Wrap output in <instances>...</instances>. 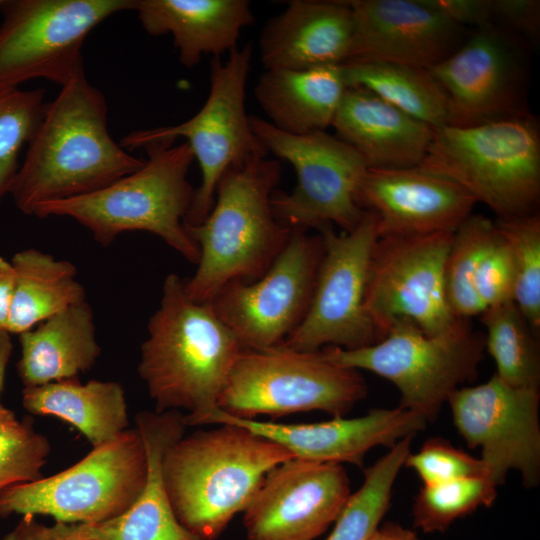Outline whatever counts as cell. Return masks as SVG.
Wrapping results in <instances>:
<instances>
[{
  "mask_svg": "<svg viewBox=\"0 0 540 540\" xmlns=\"http://www.w3.org/2000/svg\"><path fill=\"white\" fill-rule=\"evenodd\" d=\"M251 58V43L233 49L224 62L213 57L209 94L194 116L178 125L130 132L119 143L125 150H134L153 142L172 145L178 138L186 140L198 160L202 180L184 226L198 225L207 217L217 184L227 170L269 154L254 134L245 108Z\"/></svg>",
  "mask_w": 540,
  "mask_h": 540,
  "instance_id": "cell-8",
  "label": "cell"
},
{
  "mask_svg": "<svg viewBox=\"0 0 540 540\" xmlns=\"http://www.w3.org/2000/svg\"><path fill=\"white\" fill-rule=\"evenodd\" d=\"M514 273L513 301L539 335L540 330V216L539 213L498 219Z\"/></svg>",
  "mask_w": 540,
  "mask_h": 540,
  "instance_id": "cell-35",
  "label": "cell"
},
{
  "mask_svg": "<svg viewBox=\"0 0 540 540\" xmlns=\"http://www.w3.org/2000/svg\"><path fill=\"white\" fill-rule=\"evenodd\" d=\"M404 466L414 470L423 485L488 476L480 458L473 457L440 437L429 438L417 452H410Z\"/></svg>",
  "mask_w": 540,
  "mask_h": 540,
  "instance_id": "cell-38",
  "label": "cell"
},
{
  "mask_svg": "<svg viewBox=\"0 0 540 540\" xmlns=\"http://www.w3.org/2000/svg\"><path fill=\"white\" fill-rule=\"evenodd\" d=\"M142 148L148 159L137 171L97 192L41 204L33 216L69 217L103 247L125 232H149L197 264L199 247L183 223L196 190L187 178L194 154L185 141L178 145L153 142Z\"/></svg>",
  "mask_w": 540,
  "mask_h": 540,
  "instance_id": "cell-5",
  "label": "cell"
},
{
  "mask_svg": "<svg viewBox=\"0 0 540 540\" xmlns=\"http://www.w3.org/2000/svg\"><path fill=\"white\" fill-rule=\"evenodd\" d=\"M21 357L16 368L24 387L79 378L101 354L94 312L85 300L18 335Z\"/></svg>",
  "mask_w": 540,
  "mask_h": 540,
  "instance_id": "cell-26",
  "label": "cell"
},
{
  "mask_svg": "<svg viewBox=\"0 0 540 540\" xmlns=\"http://www.w3.org/2000/svg\"><path fill=\"white\" fill-rule=\"evenodd\" d=\"M22 404L30 414L54 416L74 426L93 447L107 443L129 425L125 391L114 381L79 378L24 387Z\"/></svg>",
  "mask_w": 540,
  "mask_h": 540,
  "instance_id": "cell-28",
  "label": "cell"
},
{
  "mask_svg": "<svg viewBox=\"0 0 540 540\" xmlns=\"http://www.w3.org/2000/svg\"><path fill=\"white\" fill-rule=\"evenodd\" d=\"M133 11L149 35H172L186 68L204 55L231 52L242 29L255 21L247 0H135Z\"/></svg>",
  "mask_w": 540,
  "mask_h": 540,
  "instance_id": "cell-25",
  "label": "cell"
},
{
  "mask_svg": "<svg viewBox=\"0 0 540 540\" xmlns=\"http://www.w3.org/2000/svg\"><path fill=\"white\" fill-rule=\"evenodd\" d=\"M135 0H0V85L45 79L61 87L84 73L88 34Z\"/></svg>",
  "mask_w": 540,
  "mask_h": 540,
  "instance_id": "cell-12",
  "label": "cell"
},
{
  "mask_svg": "<svg viewBox=\"0 0 540 540\" xmlns=\"http://www.w3.org/2000/svg\"><path fill=\"white\" fill-rule=\"evenodd\" d=\"M528 46L489 25L470 30L450 56L428 69L446 94L447 125L472 127L530 113Z\"/></svg>",
  "mask_w": 540,
  "mask_h": 540,
  "instance_id": "cell-15",
  "label": "cell"
},
{
  "mask_svg": "<svg viewBox=\"0 0 540 540\" xmlns=\"http://www.w3.org/2000/svg\"><path fill=\"white\" fill-rule=\"evenodd\" d=\"M367 540H421L411 529L400 524L387 522L380 524Z\"/></svg>",
  "mask_w": 540,
  "mask_h": 540,
  "instance_id": "cell-44",
  "label": "cell"
},
{
  "mask_svg": "<svg viewBox=\"0 0 540 540\" xmlns=\"http://www.w3.org/2000/svg\"><path fill=\"white\" fill-rule=\"evenodd\" d=\"M354 28L347 0H293L265 24L259 37L265 68L304 70L342 64Z\"/></svg>",
  "mask_w": 540,
  "mask_h": 540,
  "instance_id": "cell-22",
  "label": "cell"
},
{
  "mask_svg": "<svg viewBox=\"0 0 540 540\" xmlns=\"http://www.w3.org/2000/svg\"><path fill=\"white\" fill-rule=\"evenodd\" d=\"M292 458L245 427L221 424L170 443L161 474L178 521L199 538L215 540L247 508L267 473Z\"/></svg>",
  "mask_w": 540,
  "mask_h": 540,
  "instance_id": "cell-3",
  "label": "cell"
},
{
  "mask_svg": "<svg viewBox=\"0 0 540 540\" xmlns=\"http://www.w3.org/2000/svg\"><path fill=\"white\" fill-rule=\"evenodd\" d=\"M347 85L340 65L265 70L254 94L273 127L292 135L332 125Z\"/></svg>",
  "mask_w": 540,
  "mask_h": 540,
  "instance_id": "cell-27",
  "label": "cell"
},
{
  "mask_svg": "<svg viewBox=\"0 0 540 540\" xmlns=\"http://www.w3.org/2000/svg\"><path fill=\"white\" fill-rule=\"evenodd\" d=\"M323 256L321 235L292 228L289 240L260 278L233 280L209 302L243 348L283 344L304 319Z\"/></svg>",
  "mask_w": 540,
  "mask_h": 540,
  "instance_id": "cell-14",
  "label": "cell"
},
{
  "mask_svg": "<svg viewBox=\"0 0 540 540\" xmlns=\"http://www.w3.org/2000/svg\"><path fill=\"white\" fill-rule=\"evenodd\" d=\"M413 436L396 443L364 472L361 487L350 495L326 540H367L386 514L392 490Z\"/></svg>",
  "mask_w": 540,
  "mask_h": 540,
  "instance_id": "cell-32",
  "label": "cell"
},
{
  "mask_svg": "<svg viewBox=\"0 0 540 540\" xmlns=\"http://www.w3.org/2000/svg\"><path fill=\"white\" fill-rule=\"evenodd\" d=\"M419 166L458 184L498 219L538 213L540 126L531 113L472 127L434 128Z\"/></svg>",
  "mask_w": 540,
  "mask_h": 540,
  "instance_id": "cell-6",
  "label": "cell"
},
{
  "mask_svg": "<svg viewBox=\"0 0 540 540\" xmlns=\"http://www.w3.org/2000/svg\"><path fill=\"white\" fill-rule=\"evenodd\" d=\"M355 200L375 214L379 238L455 231L476 204L458 184L421 166L367 169Z\"/></svg>",
  "mask_w": 540,
  "mask_h": 540,
  "instance_id": "cell-20",
  "label": "cell"
},
{
  "mask_svg": "<svg viewBox=\"0 0 540 540\" xmlns=\"http://www.w3.org/2000/svg\"><path fill=\"white\" fill-rule=\"evenodd\" d=\"M456 25L473 30L493 25L492 0H424Z\"/></svg>",
  "mask_w": 540,
  "mask_h": 540,
  "instance_id": "cell-41",
  "label": "cell"
},
{
  "mask_svg": "<svg viewBox=\"0 0 540 540\" xmlns=\"http://www.w3.org/2000/svg\"><path fill=\"white\" fill-rule=\"evenodd\" d=\"M206 424L239 425L274 441L294 458L344 462L362 466L369 450L377 446L393 447L400 440L422 431L427 421L418 414L401 408H374L355 418L335 417L317 423L282 424L242 419L220 408L203 422Z\"/></svg>",
  "mask_w": 540,
  "mask_h": 540,
  "instance_id": "cell-21",
  "label": "cell"
},
{
  "mask_svg": "<svg viewBox=\"0 0 540 540\" xmlns=\"http://www.w3.org/2000/svg\"><path fill=\"white\" fill-rule=\"evenodd\" d=\"M351 495L342 464L299 458L270 470L243 511L247 540H314Z\"/></svg>",
  "mask_w": 540,
  "mask_h": 540,
  "instance_id": "cell-18",
  "label": "cell"
},
{
  "mask_svg": "<svg viewBox=\"0 0 540 540\" xmlns=\"http://www.w3.org/2000/svg\"><path fill=\"white\" fill-rule=\"evenodd\" d=\"M183 415L177 410L162 413L143 411L136 415V428L145 444L148 459L146 484L130 508L112 519L80 524L89 540H203L177 519L161 474L164 450L183 436Z\"/></svg>",
  "mask_w": 540,
  "mask_h": 540,
  "instance_id": "cell-24",
  "label": "cell"
},
{
  "mask_svg": "<svg viewBox=\"0 0 540 540\" xmlns=\"http://www.w3.org/2000/svg\"><path fill=\"white\" fill-rule=\"evenodd\" d=\"M367 394L358 370L339 365L321 350L299 351L281 344L239 354L218 407L242 419L265 414L323 411L343 417Z\"/></svg>",
  "mask_w": 540,
  "mask_h": 540,
  "instance_id": "cell-9",
  "label": "cell"
},
{
  "mask_svg": "<svg viewBox=\"0 0 540 540\" xmlns=\"http://www.w3.org/2000/svg\"><path fill=\"white\" fill-rule=\"evenodd\" d=\"M148 459L137 428L53 476L13 484L0 492V516L48 515L55 522L95 524L124 513L141 494Z\"/></svg>",
  "mask_w": 540,
  "mask_h": 540,
  "instance_id": "cell-10",
  "label": "cell"
},
{
  "mask_svg": "<svg viewBox=\"0 0 540 540\" xmlns=\"http://www.w3.org/2000/svg\"><path fill=\"white\" fill-rule=\"evenodd\" d=\"M484 350V335L461 318L435 335L400 321L373 345L321 349L339 365L367 370L393 383L400 394L399 406L427 422L438 416L456 389L476 377Z\"/></svg>",
  "mask_w": 540,
  "mask_h": 540,
  "instance_id": "cell-7",
  "label": "cell"
},
{
  "mask_svg": "<svg viewBox=\"0 0 540 540\" xmlns=\"http://www.w3.org/2000/svg\"><path fill=\"white\" fill-rule=\"evenodd\" d=\"M15 271L11 261L0 257V333H6L10 316Z\"/></svg>",
  "mask_w": 540,
  "mask_h": 540,
  "instance_id": "cell-43",
  "label": "cell"
},
{
  "mask_svg": "<svg viewBox=\"0 0 540 540\" xmlns=\"http://www.w3.org/2000/svg\"><path fill=\"white\" fill-rule=\"evenodd\" d=\"M147 330L137 370L155 412L184 409L186 426L202 425L219 408V397L245 348L209 302L198 303L186 294L184 279L175 273L164 279Z\"/></svg>",
  "mask_w": 540,
  "mask_h": 540,
  "instance_id": "cell-2",
  "label": "cell"
},
{
  "mask_svg": "<svg viewBox=\"0 0 540 540\" xmlns=\"http://www.w3.org/2000/svg\"><path fill=\"white\" fill-rule=\"evenodd\" d=\"M472 286L482 313L492 306L513 300L514 273L511 254L497 226L495 234L476 262Z\"/></svg>",
  "mask_w": 540,
  "mask_h": 540,
  "instance_id": "cell-39",
  "label": "cell"
},
{
  "mask_svg": "<svg viewBox=\"0 0 540 540\" xmlns=\"http://www.w3.org/2000/svg\"><path fill=\"white\" fill-rule=\"evenodd\" d=\"M331 126L368 169L419 166L434 132L431 126L357 86L346 87Z\"/></svg>",
  "mask_w": 540,
  "mask_h": 540,
  "instance_id": "cell-23",
  "label": "cell"
},
{
  "mask_svg": "<svg viewBox=\"0 0 540 540\" xmlns=\"http://www.w3.org/2000/svg\"><path fill=\"white\" fill-rule=\"evenodd\" d=\"M50 450L48 439L34 429L31 416L19 421L0 405V492L13 484L41 479Z\"/></svg>",
  "mask_w": 540,
  "mask_h": 540,
  "instance_id": "cell-37",
  "label": "cell"
},
{
  "mask_svg": "<svg viewBox=\"0 0 540 540\" xmlns=\"http://www.w3.org/2000/svg\"><path fill=\"white\" fill-rule=\"evenodd\" d=\"M250 124L268 153L289 162L296 172L290 192L276 189L271 196L280 223L306 230L335 224L344 232L357 226L364 211L355 195L368 168L353 148L325 131L292 135L258 116H250Z\"/></svg>",
  "mask_w": 540,
  "mask_h": 540,
  "instance_id": "cell-11",
  "label": "cell"
},
{
  "mask_svg": "<svg viewBox=\"0 0 540 540\" xmlns=\"http://www.w3.org/2000/svg\"><path fill=\"white\" fill-rule=\"evenodd\" d=\"M539 402V389L513 387L496 374L449 396L458 433L470 448L481 450L480 459L497 486L511 470L526 488L539 484Z\"/></svg>",
  "mask_w": 540,
  "mask_h": 540,
  "instance_id": "cell-17",
  "label": "cell"
},
{
  "mask_svg": "<svg viewBox=\"0 0 540 540\" xmlns=\"http://www.w3.org/2000/svg\"><path fill=\"white\" fill-rule=\"evenodd\" d=\"M281 173L280 163L267 158L230 168L217 184L207 217L184 226L200 251L196 272L184 279L192 300L207 303L230 281L260 278L281 253L292 231L271 209Z\"/></svg>",
  "mask_w": 540,
  "mask_h": 540,
  "instance_id": "cell-4",
  "label": "cell"
},
{
  "mask_svg": "<svg viewBox=\"0 0 540 540\" xmlns=\"http://www.w3.org/2000/svg\"><path fill=\"white\" fill-rule=\"evenodd\" d=\"M15 271L7 332L19 335L40 322L86 300L77 268L67 260L29 248L11 259Z\"/></svg>",
  "mask_w": 540,
  "mask_h": 540,
  "instance_id": "cell-29",
  "label": "cell"
},
{
  "mask_svg": "<svg viewBox=\"0 0 540 540\" xmlns=\"http://www.w3.org/2000/svg\"><path fill=\"white\" fill-rule=\"evenodd\" d=\"M453 233L378 238L370 261L365 309L382 338L400 321L435 335L457 319L445 292Z\"/></svg>",
  "mask_w": 540,
  "mask_h": 540,
  "instance_id": "cell-16",
  "label": "cell"
},
{
  "mask_svg": "<svg viewBox=\"0 0 540 540\" xmlns=\"http://www.w3.org/2000/svg\"><path fill=\"white\" fill-rule=\"evenodd\" d=\"M495 232V221L471 214L453 233L445 266V292L455 318L470 319L482 313L473 290L472 274Z\"/></svg>",
  "mask_w": 540,
  "mask_h": 540,
  "instance_id": "cell-34",
  "label": "cell"
},
{
  "mask_svg": "<svg viewBox=\"0 0 540 540\" xmlns=\"http://www.w3.org/2000/svg\"><path fill=\"white\" fill-rule=\"evenodd\" d=\"M497 487L488 476L423 485L414 499L413 524L425 533L443 532L457 519L480 507H490L497 497Z\"/></svg>",
  "mask_w": 540,
  "mask_h": 540,
  "instance_id": "cell-33",
  "label": "cell"
},
{
  "mask_svg": "<svg viewBox=\"0 0 540 540\" xmlns=\"http://www.w3.org/2000/svg\"><path fill=\"white\" fill-rule=\"evenodd\" d=\"M323 256L307 313L283 343L299 351L333 346L346 350L382 339L365 309L372 252L379 235L374 213L364 214L351 231L336 233L332 225L319 230Z\"/></svg>",
  "mask_w": 540,
  "mask_h": 540,
  "instance_id": "cell-13",
  "label": "cell"
},
{
  "mask_svg": "<svg viewBox=\"0 0 540 540\" xmlns=\"http://www.w3.org/2000/svg\"><path fill=\"white\" fill-rule=\"evenodd\" d=\"M107 115L103 93L85 72L46 103L9 193L22 213L97 192L144 165L111 137Z\"/></svg>",
  "mask_w": 540,
  "mask_h": 540,
  "instance_id": "cell-1",
  "label": "cell"
},
{
  "mask_svg": "<svg viewBox=\"0 0 540 540\" xmlns=\"http://www.w3.org/2000/svg\"><path fill=\"white\" fill-rule=\"evenodd\" d=\"M354 16L346 61L389 62L430 69L450 56L469 29L424 0H347Z\"/></svg>",
  "mask_w": 540,
  "mask_h": 540,
  "instance_id": "cell-19",
  "label": "cell"
},
{
  "mask_svg": "<svg viewBox=\"0 0 540 540\" xmlns=\"http://www.w3.org/2000/svg\"><path fill=\"white\" fill-rule=\"evenodd\" d=\"M340 66L347 86L365 88L432 128L447 125L446 94L428 69L358 60Z\"/></svg>",
  "mask_w": 540,
  "mask_h": 540,
  "instance_id": "cell-30",
  "label": "cell"
},
{
  "mask_svg": "<svg viewBox=\"0 0 540 540\" xmlns=\"http://www.w3.org/2000/svg\"><path fill=\"white\" fill-rule=\"evenodd\" d=\"M1 540H89L80 524L55 522L45 525L35 520L34 516L24 515L15 528Z\"/></svg>",
  "mask_w": 540,
  "mask_h": 540,
  "instance_id": "cell-42",
  "label": "cell"
},
{
  "mask_svg": "<svg viewBox=\"0 0 540 540\" xmlns=\"http://www.w3.org/2000/svg\"><path fill=\"white\" fill-rule=\"evenodd\" d=\"M485 349L496 365V375L518 388L539 389L540 355L537 337L513 300L485 310Z\"/></svg>",
  "mask_w": 540,
  "mask_h": 540,
  "instance_id": "cell-31",
  "label": "cell"
},
{
  "mask_svg": "<svg viewBox=\"0 0 540 540\" xmlns=\"http://www.w3.org/2000/svg\"><path fill=\"white\" fill-rule=\"evenodd\" d=\"M45 90L0 85V203L10 193L20 165L18 156L44 116Z\"/></svg>",
  "mask_w": 540,
  "mask_h": 540,
  "instance_id": "cell-36",
  "label": "cell"
},
{
  "mask_svg": "<svg viewBox=\"0 0 540 540\" xmlns=\"http://www.w3.org/2000/svg\"><path fill=\"white\" fill-rule=\"evenodd\" d=\"M493 25L505 29L528 44L540 31L539 0H492Z\"/></svg>",
  "mask_w": 540,
  "mask_h": 540,
  "instance_id": "cell-40",
  "label": "cell"
}]
</instances>
